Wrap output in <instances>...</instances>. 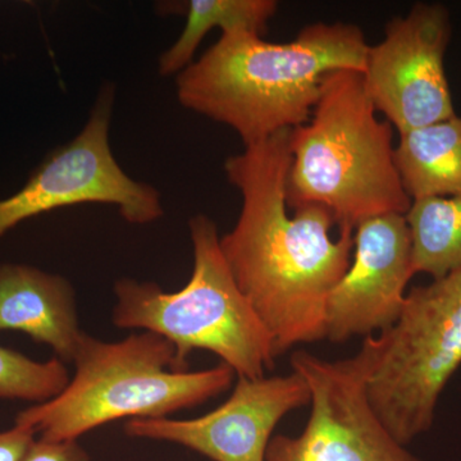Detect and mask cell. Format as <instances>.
I'll return each instance as SVG.
<instances>
[{"label":"cell","mask_w":461,"mask_h":461,"mask_svg":"<svg viewBox=\"0 0 461 461\" xmlns=\"http://www.w3.org/2000/svg\"><path fill=\"white\" fill-rule=\"evenodd\" d=\"M291 130L227 158L224 172L242 196L238 222L220 239L233 280L268 330L276 357L324 338L332 288L351 263L354 230L330 238L329 209L305 205L287 214Z\"/></svg>","instance_id":"cell-1"},{"label":"cell","mask_w":461,"mask_h":461,"mask_svg":"<svg viewBox=\"0 0 461 461\" xmlns=\"http://www.w3.org/2000/svg\"><path fill=\"white\" fill-rule=\"evenodd\" d=\"M368 48L351 23H313L282 44L257 33H222L177 75L178 102L230 127L250 147L308 122L324 76L363 74Z\"/></svg>","instance_id":"cell-2"},{"label":"cell","mask_w":461,"mask_h":461,"mask_svg":"<svg viewBox=\"0 0 461 461\" xmlns=\"http://www.w3.org/2000/svg\"><path fill=\"white\" fill-rule=\"evenodd\" d=\"M286 199L321 205L339 229L411 205L395 163L393 126L377 118L360 72H330L308 122L291 130Z\"/></svg>","instance_id":"cell-3"},{"label":"cell","mask_w":461,"mask_h":461,"mask_svg":"<svg viewBox=\"0 0 461 461\" xmlns=\"http://www.w3.org/2000/svg\"><path fill=\"white\" fill-rule=\"evenodd\" d=\"M68 386L50 402L16 415L48 441H77L120 420H158L202 405L232 386L235 372L226 364L182 372L176 348L157 333L142 330L117 342L84 333L74 357Z\"/></svg>","instance_id":"cell-4"},{"label":"cell","mask_w":461,"mask_h":461,"mask_svg":"<svg viewBox=\"0 0 461 461\" xmlns=\"http://www.w3.org/2000/svg\"><path fill=\"white\" fill-rule=\"evenodd\" d=\"M194 268L186 286L167 293L156 282L122 278L114 284L112 321L117 329L157 333L176 348L178 369L189 371L193 351H211L238 377L260 378L275 368L268 330L233 280L214 221H189Z\"/></svg>","instance_id":"cell-5"},{"label":"cell","mask_w":461,"mask_h":461,"mask_svg":"<svg viewBox=\"0 0 461 461\" xmlns=\"http://www.w3.org/2000/svg\"><path fill=\"white\" fill-rule=\"evenodd\" d=\"M378 339L366 397L408 446L432 429L439 397L461 366V268L412 287L399 321Z\"/></svg>","instance_id":"cell-6"},{"label":"cell","mask_w":461,"mask_h":461,"mask_svg":"<svg viewBox=\"0 0 461 461\" xmlns=\"http://www.w3.org/2000/svg\"><path fill=\"white\" fill-rule=\"evenodd\" d=\"M378 354V336L333 362L295 351L291 368L311 390V415L299 436L272 437L266 461H424L391 435L368 402L366 382Z\"/></svg>","instance_id":"cell-7"},{"label":"cell","mask_w":461,"mask_h":461,"mask_svg":"<svg viewBox=\"0 0 461 461\" xmlns=\"http://www.w3.org/2000/svg\"><path fill=\"white\" fill-rule=\"evenodd\" d=\"M114 98L113 85H103L83 131L54 149L23 189L0 200V239L36 215L86 203L113 204L132 224L162 217L159 191L130 177L112 153L109 127Z\"/></svg>","instance_id":"cell-8"},{"label":"cell","mask_w":461,"mask_h":461,"mask_svg":"<svg viewBox=\"0 0 461 461\" xmlns=\"http://www.w3.org/2000/svg\"><path fill=\"white\" fill-rule=\"evenodd\" d=\"M451 36L444 5L417 3L405 16L393 17L384 38L368 48L364 89L400 135L456 114L445 69Z\"/></svg>","instance_id":"cell-9"},{"label":"cell","mask_w":461,"mask_h":461,"mask_svg":"<svg viewBox=\"0 0 461 461\" xmlns=\"http://www.w3.org/2000/svg\"><path fill=\"white\" fill-rule=\"evenodd\" d=\"M309 403L311 390L299 373L238 377L229 400L208 414L194 420H127L124 433L184 446L213 461H266L282 418Z\"/></svg>","instance_id":"cell-10"},{"label":"cell","mask_w":461,"mask_h":461,"mask_svg":"<svg viewBox=\"0 0 461 461\" xmlns=\"http://www.w3.org/2000/svg\"><path fill=\"white\" fill-rule=\"evenodd\" d=\"M412 276L405 215H379L357 224L353 260L327 299L324 338L341 344L395 326Z\"/></svg>","instance_id":"cell-11"},{"label":"cell","mask_w":461,"mask_h":461,"mask_svg":"<svg viewBox=\"0 0 461 461\" xmlns=\"http://www.w3.org/2000/svg\"><path fill=\"white\" fill-rule=\"evenodd\" d=\"M0 330H20L74 362L85 332L71 282L27 264H0Z\"/></svg>","instance_id":"cell-12"},{"label":"cell","mask_w":461,"mask_h":461,"mask_svg":"<svg viewBox=\"0 0 461 461\" xmlns=\"http://www.w3.org/2000/svg\"><path fill=\"white\" fill-rule=\"evenodd\" d=\"M400 136L395 163L411 202L461 194V115Z\"/></svg>","instance_id":"cell-13"},{"label":"cell","mask_w":461,"mask_h":461,"mask_svg":"<svg viewBox=\"0 0 461 461\" xmlns=\"http://www.w3.org/2000/svg\"><path fill=\"white\" fill-rule=\"evenodd\" d=\"M168 14H185L186 26L177 41L158 60L162 76L178 75L194 62L206 33L220 27L222 33L247 32L262 36L277 12L275 0H189L160 5Z\"/></svg>","instance_id":"cell-14"},{"label":"cell","mask_w":461,"mask_h":461,"mask_svg":"<svg viewBox=\"0 0 461 461\" xmlns=\"http://www.w3.org/2000/svg\"><path fill=\"white\" fill-rule=\"evenodd\" d=\"M405 220L414 275L438 280L461 268V194L412 200Z\"/></svg>","instance_id":"cell-15"},{"label":"cell","mask_w":461,"mask_h":461,"mask_svg":"<svg viewBox=\"0 0 461 461\" xmlns=\"http://www.w3.org/2000/svg\"><path fill=\"white\" fill-rule=\"evenodd\" d=\"M66 364L58 357L36 362L0 345V400L50 402L69 384Z\"/></svg>","instance_id":"cell-16"},{"label":"cell","mask_w":461,"mask_h":461,"mask_svg":"<svg viewBox=\"0 0 461 461\" xmlns=\"http://www.w3.org/2000/svg\"><path fill=\"white\" fill-rule=\"evenodd\" d=\"M21 461H91V457L77 441H48L39 437Z\"/></svg>","instance_id":"cell-17"},{"label":"cell","mask_w":461,"mask_h":461,"mask_svg":"<svg viewBox=\"0 0 461 461\" xmlns=\"http://www.w3.org/2000/svg\"><path fill=\"white\" fill-rule=\"evenodd\" d=\"M36 432L29 427L14 424L0 432V461H21L36 439Z\"/></svg>","instance_id":"cell-18"}]
</instances>
